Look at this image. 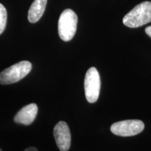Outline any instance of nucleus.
Returning a JSON list of instances; mask_svg holds the SVG:
<instances>
[{
    "mask_svg": "<svg viewBox=\"0 0 151 151\" xmlns=\"http://www.w3.org/2000/svg\"><path fill=\"white\" fill-rule=\"evenodd\" d=\"M123 24L130 28H137L151 22V2L143 1L126 14Z\"/></svg>",
    "mask_w": 151,
    "mask_h": 151,
    "instance_id": "obj_1",
    "label": "nucleus"
},
{
    "mask_svg": "<svg viewBox=\"0 0 151 151\" xmlns=\"http://www.w3.org/2000/svg\"><path fill=\"white\" fill-rule=\"evenodd\" d=\"M78 24V16L71 9H66L60 15L58 21V34L64 41H69L74 37Z\"/></svg>",
    "mask_w": 151,
    "mask_h": 151,
    "instance_id": "obj_2",
    "label": "nucleus"
},
{
    "mask_svg": "<svg viewBox=\"0 0 151 151\" xmlns=\"http://www.w3.org/2000/svg\"><path fill=\"white\" fill-rule=\"evenodd\" d=\"M32 64L21 61L7 68L0 73V84L9 85L20 81L32 70Z\"/></svg>",
    "mask_w": 151,
    "mask_h": 151,
    "instance_id": "obj_3",
    "label": "nucleus"
},
{
    "mask_svg": "<svg viewBox=\"0 0 151 151\" xmlns=\"http://www.w3.org/2000/svg\"><path fill=\"white\" fill-rule=\"evenodd\" d=\"M85 94L89 103H94L99 98L101 89V79L95 67H91L87 71L84 81Z\"/></svg>",
    "mask_w": 151,
    "mask_h": 151,
    "instance_id": "obj_4",
    "label": "nucleus"
},
{
    "mask_svg": "<svg viewBox=\"0 0 151 151\" xmlns=\"http://www.w3.org/2000/svg\"><path fill=\"white\" fill-rule=\"evenodd\" d=\"M144 123L139 120H127L113 123L111 127L112 133L120 137H132L144 129Z\"/></svg>",
    "mask_w": 151,
    "mask_h": 151,
    "instance_id": "obj_5",
    "label": "nucleus"
},
{
    "mask_svg": "<svg viewBox=\"0 0 151 151\" xmlns=\"http://www.w3.org/2000/svg\"><path fill=\"white\" fill-rule=\"evenodd\" d=\"M53 134L60 150H69L71 146V133L68 124L64 121L58 122L54 127Z\"/></svg>",
    "mask_w": 151,
    "mask_h": 151,
    "instance_id": "obj_6",
    "label": "nucleus"
},
{
    "mask_svg": "<svg viewBox=\"0 0 151 151\" xmlns=\"http://www.w3.org/2000/svg\"><path fill=\"white\" fill-rule=\"evenodd\" d=\"M38 113L36 104H30L22 108L14 117V122L24 125H29L35 120Z\"/></svg>",
    "mask_w": 151,
    "mask_h": 151,
    "instance_id": "obj_7",
    "label": "nucleus"
},
{
    "mask_svg": "<svg viewBox=\"0 0 151 151\" xmlns=\"http://www.w3.org/2000/svg\"><path fill=\"white\" fill-rule=\"evenodd\" d=\"M48 0H35L28 11V20L35 23L40 20L46 9Z\"/></svg>",
    "mask_w": 151,
    "mask_h": 151,
    "instance_id": "obj_8",
    "label": "nucleus"
},
{
    "mask_svg": "<svg viewBox=\"0 0 151 151\" xmlns=\"http://www.w3.org/2000/svg\"><path fill=\"white\" fill-rule=\"evenodd\" d=\"M7 20V11L3 4H0V35L4 31Z\"/></svg>",
    "mask_w": 151,
    "mask_h": 151,
    "instance_id": "obj_9",
    "label": "nucleus"
},
{
    "mask_svg": "<svg viewBox=\"0 0 151 151\" xmlns=\"http://www.w3.org/2000/svg\"><path fill=\"white\" fill-rule=\"evenodd\" d=\"M145 32H146V33L149 36V37H151V26L147 27L146 28V29H145Z\"/></svg>",
    "mask_w": 151,
    "mask_h": 151,
    "instance_id": "obj_10",
    "label": "nucleus"
},
{
    "mask_svg": "<svg viewBox=\"0 0 151 151\" xmlns=\"http://www.w3.org/2000/svg\"><path fill=\"white\" fill-rule=\"evenodd\" d=\"M24 151H38V150L35 147H29V148H26Z\"/></svg>",
    "mask_w": 151,
    "mask_h": 151,
    "instance_id": "obj_11",
    "label": "nucleus"
},
{
    "mask_svg": "<svg viewBox=\"0 0 151 151\" xmlns=\"http://www.w3.org/2000/svg\"><path fill=\"white\" fill-rule=\"evenodd\" d=\"M0 151H1V150H0Z\"/></svg>",
    "mask_w": 151,
    "mask_h": 151,
    "instance_id": "obj_12",
    "label": "nucleus"
}]
</instances>
